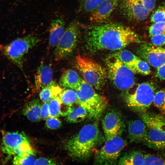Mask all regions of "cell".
<instances>
[{"label": "cell", "instance_id": "836d02e7", "mask_svg": "<svg viewBox=\"0 0 165 165\" xmlns=\"http://www.w3.org/2000/svg\"><path fill=\"white\" fill-rule=\"evenodd\" d=\"M165 90H161L157 92L155 94L153 102L155 106L162 108L164 103Z\"/></svg>", "mask_w": 165, "mask_h": 165}, {"label": "cell", "instance_id": "5bb4252c", "mask_svg": "<svg viewBox=\"0 0 165 165\" xmlns=\"http://www.w3.org/2000/svg\"><path fill=\"white\" fill-rule=\"evenodd\" d=\"M119 3V0H104L90 13L89 20L92 23L104 22L110 16Z\"/></svg>", "mask_w": 165, "mask_h": 165}, {"label": "cell", "instance_id": "f1b7e54d", "mask_svg": "<svg viewBox=\"0 0 165 165\" xmlns=\"http://www.w3.org/2000/svg\"><path fill=\"white\" fill-rule=\"evenodd\" d=\"M144 165H165V156L158 154H144Z\"/></svg>", "mask_w": 165, "mask_h": 165}, {"label": "cell", "instance_id": "7c38bea8", "mask_svg": "<svg viewBox=\"0 0 165 165\" xmlns=\"http://www.w3.org/2000/svg\"><path fill=\"white\" fill-rule=\"evenodd\" d=\"M120 9L123 15L129 20L141 21L146 19L149 11L138 0H121Z\"/></svg>", "mask_w": 165, "mask_h": 165}, {"label": "cell", "instance_id": "52a82bcc", "mask_svg": "<svg viewBox=\"0 0 165 165\" xmlns=\"http://www.w3.org/2000/svg\"><path fill=\"white\" fill-rule=\"evenodd\" d=\"M108 74L114 85L118 89L127 90L134 83L133 72L118 58L113 56L106 62Z\"/></svg>", "mask_w": 165, "mask_h": 165}, {"label": "cell", "instance_id": "ac0fdd59", "mask_svg": "<svg viewBox=\"0 0 165 165\" xmlns=\"http://www.w3.org/2000/svg\"><path fill=\"white\" fill-rule=\"evenodd\" d=\"M64 26V21L61 18H57L52 21L49 28L48 40L50 47L57 46L65 31Z\"/></svg>", "mask_w": 165, "mask_h": 165}, {"label": "cell", "instance_id": "484cf974", "mask_svg": "<svg viewBox=\"0 0 165 165\" xmlns=\"http://www.w3.org/2000/svg\"><path fill=\"white\" fill-rule=\"evenodd\" d=\"M58 96L64 105L71 106L76 103V94L75 91L73 89L69 88L62 89Z\"/></svg>", "mask_w": 165, "mask_h": 165}, {"label": "cell", "instance_id": "7402d4cb", "mask_svg": "<svg viewBox=\"0 0 165 165\" xmlns=\"http://www.w3.org/2000/svg\"><path fill=\"white\" fill-rule=\"evenodd\" d=\"M140 116L146 124L154 126L165 133V118L163 116L146 112L140 114Z\"/></svg>", "mask_w": 165, "mask_h": 165}, {"label": "cell", "instance_id": "3957f363", "mask_svg": "<svg viewBox=\"0 0 165 165\" xmlns=\"http://www.w3.org/2000/svg\"><path fill=\"white\" fill-rule=\"evenodd\" d=\"M75 90L77 96L76 104L87 111L90 119H99L107 107L106 98L97 94L94 88L84 79Z\"/></svg>", "mask_w": 165, "mask_h": 165}, {"label": "cell", "instance_id": "277c9868", "mask_svg": "<svg viewBox=\"0 0 165 165\" xmlns=\"http://www.w3.org/2000/svg\"><path fill=\"white\" fill-rule=\"evenodd\" d=\"M40 41L37 36L30 34L17 38L8 44L0 45V52L22 70L24 56Z\"/></svg>", "mask_w": 165, "mask_h": 165}, {"label": "cell", "instance_id": "9c48e42d", "mask_svg": "<svg viewBox=\"0 0 165 165\" xmlns=\"http://www.w3.org/2000/svg\"><path fill=\"white\" fill-rule=\"evenodd\" d=\"M127 142L120 136L105 141L104 145L95 153L94 164L97 165H114L118 162L121 152Z\"/></svg>", "mask_w": 165, "mask_h": 165}, {"label": "cell", "instance_id": "4fadbf2b", "mask_svg": "<svg viewBox=\"0 0 165 165\" xmlns=\"http://www.w3.org/2000/svg\"><path fill=\"white\" fill-rule=\"evenodd\" d=\"M139 56L157 68L165 64V48L150 45H143L138 50Z\"/></svg>", "mask_w": 165, "mask_h": 165}, {"label": "cell", "instance_id": "5b68a950", "mask_svg": "<svg viewBox=\"0 0 165 165\" xmlns=\"http://www.w3.org/2000/svg\"><path fill=\"white\" fill-rule=\"evenodd\" d=\"M75 62L84 80L95 89H101L105 83L107 76L105 68L92 59L80 55L76 57Z\"/></svg>", "mask_w": 165, "mask_h": 165}, {"label": "cell", "instance_id": "2e32d148", "mask_svg": "<svg viewBox=\"0 0 165 165\" xmlns=\"http://www.w3.org/2000/svg\"><path fill=\"white\" fill-rule=\"evenodd\" d=\"M147 126L140 120L130 121L128 123V136L130 142L139 143L144 142L146 133Z\"/></svg>", "mask_w": 165, "mask_h": 165}, {"label": "cell", "instance_id": "30bf717a", "mask_svg": "<svg viewBox=\"0 0 165 165\" xmlns=\"http://www.w3.org/2000/svg\"><path fill=\"white\" fill-rule=\"evenodd\" d=\"M79 32V25L74 20L69 24L54 52L55 59L60 61L67 58L73 52L77 44Z\"/></svg>", "mask_w": 165, "mask_h": 165}, {"label": "cell", "instance_id": "ba28073f", "mask_svg": "<svg viewBox=\"0 0 165 165\" xmlns=\"http://www.w3.org/2000/svg\"><path fill=\"white\" fill-rule=\"evenodd\" d=\"M1 150L9 156L24 152L35 155L27 136L24 132H8L3 136L1 144Z\"/></svg>", "mask_w": 165, "mask_h": 165}, {"label": "cell", "instance_id": "8d00e7d4", "mask_svg": "<svg viewBox=\"0 0 165 165\" xmlns=\"http://www.w3.org/2000/svg\"><path fill=\"white\" fill-rule=\"evenodd\" d=\"M58 163L53 160L45 157H40L36 160L35 165H56Z\"/></svg>", "mask_w": 165, "mask_h": 165}, {"label": "cell", "instance_id": "ffe728a7", "mask_svg": "<svg viewBox=\"0 0 165 165\" xmlns=\"http://www.w3.org/2000/svg\"><path fill=\"white\" fill-rule=\"evenodd\" d=\"M42 105L37 98H34L28 102L23 110V114L32 122L39 121L41 119Z\"/></svg>", "mask_w": 165, "mask_h": 165}, {"label": "cell", "instance_id": "83f0119b", "mask_svg": "<svg viewBox=\"0 0 165 165\" xmlns=\"http://www.w3.org/2000/svg\"><path fill=\"white\" fill-rule=\"evenodd\" d=\"M62 104L58 96L50 100L48 103L49 116L58 117L61 116Z\"/></svg>", "mask_w": 165, "mask_h": 165}, {"label": "cell", "instance_id": "ab89813d", "mask_svg": "<svg viewBox=\"0 0 165 165\" xmlns=\"http://www.w3.org/2000/svg\"><path fill=\"white\" fill-rule=\"evenodd\" d=\"M156 75L160 79L165 80V64L157 68Z\"/></svg>", "mask_w": 165, "mask_h": 165}, {"label": "cell", "instance_id": "f546056e", "mask_svg": "<svg viewBox=\"0 0 165 165\" xmlns=\"http://www.w3.org/2000/svg\"><path fill=\"white\" fill-rule=\"evenodd\" d=\"M132 71L134 73L148 75L151 72L149 66L145 61L138 58L135 62Z\"/></svg>", "mask_w": 165, "mask_h": 165}, {"label": "cell", "instance_id": "9a60e30c", "mask_svg": "<svg viewBox=\"0 0 165 165\" xmlns=\"http://www.w3.org/2000/svg\"><path fill=\"white\" fill-rule=\"evenodd\" d=\"M146 133L144 141L150 148L165 150V133L152 126L146 124Z\"/></svg>", "mask_w": 165, "mask_h": 165}, {"label": "cell", "instance_id": "60d3db41", "mask_svg": "<svg viewBox=\"0 0 165 165\" xmlns=\"http://www.w3.org/2000/svg\"><path fill=\"white\" fill-rule=\"evenodd\" d=\"M162 109H163V111H164L165 112V100H164V103L163 106V107L162 108Z\"/></svg>", "mask_w": 165, "mask_h": 165}, {"label": "cell", "instance_id": "1f68e13d", "mask_svg": "<svg viewBox=\"0 0 165 165\" xmlns=\"http://www.w3.org/2000/svg\"><path fill=\"white\" fill-rule=\"evenodd\" d=\"M151 20L153 23L165 22V5L159 7L153 12Z\"/></svg>", "mask_w": 165, "mask_h": 165}, {"label": "cell", "instance_id": "8fae6325", "mask_svg": "<svg viewBox=\"0 0 165 165\" xmlns=\"http://www.w3.org/2000/svg\"><path fill=\"white\" fill-rule=\"evenodd\" d=\"M102 124L105 141L120 136L125 128L121 115L114 110L107 112L102 119Z\"/></svg>", "mask_w": 165, "mask_h": 165}, {"label": "cell", "instance_id": "cb8c5ba5", "mask_svg": "<svg viewBox=\"0 0 165 165\" xmlns=\"http://www.w3.org/2000/svg\"><path fill=\"white\" fill-rule=\"evenodd\" d=\"M118 163L119 165H144V154L139 151H133L126 153Z\"/></svg>", "mask_w": 165, "mask_h": 165}, {"label": "cell", "instance_id": "e0dca14e", "mask_svg": "<svg viewBox=\"0 0 165 165\" xmlns=\"http://www.w3.org/2000/svg\"><path fill=\"white\" fill-rule=\"evenodd\" d=\"M53 72L51 67L41 63L36 70L35 77L34 88L36 91H40L53 81Z\"/></svg>", "mask_w": 165, "mask_h": 165}, {"label": "cell", "instance_id": "603a6c76", "mask_svg": "<svg viewBox=\"0 0 165 165\" xmlns=\"http://www.w3.org/2000/svg\"><path fill=\"white\" fill-rule=\"evenodd\" d=\"M62 90L61 87L53 80L40 90V98L43 102H47L53 98L58 96Z\"/></svg>", "mask_w": 165, "mask_h": 165}, {"label": "cell", "instance_id": "f35d334b", "mask_svg": "<svg viewBox=\"0 0 165 165\" xmlns=\"http://www.w3.org/2000/svg\"><path fill=\"white\" fill-rule=\"evenodd\" d=\"M149 11H152L154 8L156 0H138Z\"/></svg>", "mask_w": 165, "mask_h": 165}, {"label": "cell", "instance_id": "e575fe53", "mask_svg": "<svg viewBox=\"0 0 165 165\" xmlns=\"http://www.w3.org/2000/svg\"><path fill=\"white\" fill-rule=\"evenodd\" d=\"M46 124L48 128L55 130L60 128L62 125V123L57 117L49 116L46 118Z\"/></svg>", "mask_w": 165, "mask_h": 165}, {"label": "cell", "instance_id": "74e56055", "mask_svg": "<svg viewBox=\"0 0 165 165\" xmlns=\"http://www.w3.org/2000/svg\"><path fill=\"white\" fill-rule=\"evenodd\" d=\"M41 114V119H45L49 116V105L47 102L44 103L42 105Z\"/></svg>", "mask_w": 165, "mask_h": 165}, {"label": "cell", "instance_id": "d4e9b609", "mask_svg": "<svg viewBox=\"0 0 165 165\" xmlns=\"http://www.w3.org/2000/svg\"><path fill=\"white\" fill-rule=\"evenodd\" d=\"M114 56L118 58L132 70L135 62L139 58L132 52L127 50L120 51L114 54Z\"/></svg>", "mask_w": 165, "mask_h": 165}, {"label": "cell", "instance_id": "d6986e66", "mask_svg": "<svg viewBox=\"0 0 165 165\" xmlns=\"http://www.w3.org/2000/svg\"><path fill=\"white\" fill-rule=\"evenodd\" d=\"M82 80L75 71L69 69L62 74L59 80V85L64 88L75 90L80 86Z\"/></svg>", "mask_w": 165, "mask_h": 165}, {"label": "cell", "instance_id": "4316f807", "mask_svg": "<svg viewBox=\"0 0 165 165\" xmlns=\"http://www.w3.org/2000/svg\"><path fill=\"white\" fill-rule=\"evenodd\" d=\"M33 156L26 152L20 153L14 156L12 163L14 165H35Z\"/></svg>", "mask_w": 165, "mask_h": 165}, {"label": "cell", "instance_id": "8992f818", "mask_svg": "<svg viewBox=\"0 0 165 165\" xmlns=\"http://www.w3.org/2000/svg\"><path fill=\"white\" fill-rule=\"evenodd\" d=\"M155 91V86L150 82L141 83L134 93L126 95V105L135 112L140 114L145 112L153 102Z\"/></svg>", "mask_w": 165, "mask_h": 165}, {"label": "cell", "instance_id": "4dcf8cb0", "mask_svg": "<svg viewBox=\"0 0 165 165\" xmlns=\"http://www.w3.org/2000/svg\"><path fill=\"white\" fill-rule=\"evenodd\" d=\"M104 0H82L80 9L85 13H91Z\"/></svg>", "mask_w": 165, "mask_h": 165}, {"label": "cell", "instance_id": "d590c367", "mask_svg": "<svg viewBox=\"0 0 165 165\" xmlns=\"http://www.w3.org/2000/svg\"><path fill=\"white\" fill-rule=\"evenodd\" d=\"M151 41L153 45L161 46L165 45V32L151 37Z\"/></svg>", "mask_w": 165, "mask_h": 165}, {"label": "cell", "instance_id": "7a4b0ae2", "mask_svg": "<svg viewBox=\"0 0 165 165\" xmlns=\"http://www.w3.org/2000/svg\"><path fill=\"white\" fill-rule=\"evenodd\" d=\"M104 140L97 123L84 126L77 134L70 138L66 144L70 156L80 160L88 159Z\"/></svg>", "mask_w": 165, "mask_h": 165}, {"label": "cell", "instance_id": "d6a6232c", "mask_svg": "<svg viewBox=\"0 0 165 165\" xmlns=\"http://www.w3.org/2000/svg\"><path fill=\"white\" fill-rule=\"evenodd\" d=\"M165 32V22L153 23L149 28V34L151 37Z\"/></svg>", "mask_w": 165, "mask_h": 165}, {"label": "cell", "instance_id": "44dd1931", "mask_svg": "<svg viewBox=\"0 0 165 165\" xmlns=\"http://www.w3.org/2000/svg\"><path fill=\"white\" fill-rule=\"evenodd\" d=\"M87 117H89L88 114L84 108L79 105L76 106L73 105L70 107L65 120L69 123H77L84 121Z\"/></svg>", "mask_w": 165, "mask_h": 165}, {"label": "cell", "instance_id": "6da1fadb", "mask_svg": "<svg viewBox=\"0 0 165 165\" xmlns=\"http://www.w3.org/2000/svg\"><path fill=\"white\" fill-rule=\"evenodd\" d=\"M85 35L87 47L93 52L118 50L140 42L138 35L130 28L117 23L89 26L85 30Z\"/></svg>", "mask_w": 165, "mask_h": 165}]
</instances>
